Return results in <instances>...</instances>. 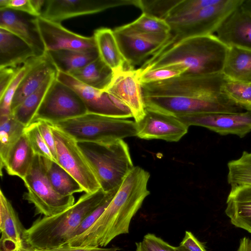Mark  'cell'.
Wrapping results in <instances>:
<instances>
[{
  "label": "cell",
  "mask_w": 251,
  "mask_h": 251,
  "mask_svg": "<svg viewBox=\"0 0 251 251\" xmlns=\"http://www.w3.org/2000/svg\"><path fill=\"white\" fill-rule=\"evenodd\" d=\"M225 76L184 74L142 84L146 108L176 117L193 114L236 113L244 109L222 92Z\"/></svg>",
  "instance_id": "cell-1"
},
{
  "label": "cell",
  "mask_w": 251,
  "mask_h": 251,
  "mask_svg": "<svg viewBox=\"0 0 251 251\" xmlns=\"http://www.w3.org/2000/svg\"><path fill=\"white\" fill-rule=\"evenodd\" d=\"M150 177L148 172L134 166L98 220L84 233L64 246L103 247L116 237L128 233L131 219L150 194L147 186Z\"/></svg>",
  "instance_id": "cell-2"
},
{
  "label": "cell",
  "mask_w": 251,
  "mask_h": 251,
  "mask_svg": "<svg viewBox=\"0 0 251 251\" xmlns=\"http://www.w3.org/2000/svg\"><path fill=\"white\" fill-rule=\"evenodd\" d=\"M228 47L214 34L184 40L157 55H152L138 69L146 71L170 64H181L185 74L210 75L222 73Z\"/></svg>",
  "instance_id": "cell-3"
},
{
  "label": "cell",
  "mask_w": 251,
  "mask_h": 251,
  "mask_svg": "<svg viewBox=\"0 0 251 251\" xmlns=\"http://www.w3.org/2000/svg\"><path fill=\"white\" fill-rule=\"evenodd\" d=\"M106 193L101 189L85 193L72 206L51 217L35 222L25 232L30 248L45 251L64 245L84 219L101 202Z\"/></svg>",
  "instance_id": "cell-4"
},
{
  "label": "cell",
  "mask_w": 251,
  "mask_h": 251,
  "mask_svg": "<svg viewBox=\"0 0 251 251\" xmlns=\"http://www.w3.org/2000/svg\"><path fill=\"white\" fill-rule=\"evenodd\" d=\"M77 143L105 193L118 188L134 167L129 147L123 139Z\"/></svg>",
  "instance_id": "cell-5"
},
{
  "label": "cell",
  "mask_w": 251,
  "mask_h": 251,
  "mask_svg": "<svg viewBox=\"0 0 251 251\" xmlns=\"http://www.w3.org/2000/svg\"><path fill=\"white\" fill-rule=\"evenodd\" d=\"M243 1L221 0L217 4L188 14L165 19L170 27V37L153 55L160 54L184 40L213 34Z\"/></svg>",
  "instance_id": "cell-6"
},
{
  "label": "cell",
  "mask_w": 251,
  "mask_h": 251,
  "mask_svg": "<svg viewBox=\"0 0 251 251\" xmlns=\"http://www.w3.org/2000/svg\"><path fill=\"white\" fill-rule=\"evenodd\" d=\"M50 124L67 133L77 142H109L135 136L137 133L134 121L88 112Z\"/></svg>",
  "instance_id": "cell-7"
},
{
  "label": "cell",
  "mask_w": 251,
  "mask_h": 251,
  "mask_svg": "<svg viewBox=\"0 0 251 251\" xmlns=\"http://www.w3.org/2000/svg\"><path fill=\"white\" fill-rule=\"evenodd\" d=\"M23 180L27 189L23 199L34 205L35 214L51 217L75 203L73 195L62 196L52 187L47 175L46 158L44 157L35 155L32 166Z\"/></svg>",
  "instance_id": "cell-8"
},
{
  "label": "cell",
  "mask_w": 251,
  "mask_h": 251,
  "mask_svg": "<svg viewBox=\"0 0 251 251\" xmlns=\"http://www.w3.org/2000/svg\"><path fill=\"white\" fill-rule=\"evenodd\" d=\"M51 125L55 142L57 163L74 177L85 193H94L101 189L77 141L63 130Z\"/></svg>",
  "instance_id": "cell-9"
},
{
  "label": "cell",
  "mask_w": 251,
  "mask_h": 251,
  "mask_svg": "<svg viewBox=\"0 0 251 251\" xmlns=\"http://www.w3.org/2000/svg\"><path fill=\"white\" fill-rule=\"evenodd\" d=\"M87 112L84 102L77 93L55 78L48 90L32 123L44 120L54 123Z\"/></svg>",
  "instance_id": "cell-10"
},
{
  "label": "cell",
  "mask_w": 251,
  "mask_h": 251,
  "mask_svg": "<svg viewBox=\"0 0 251 251\" xmlns=\"http://www.w3.org/2000/svg\"><path fill=\"white\" fill-rule=\"evenodd\" d=\"M113 32L125 60L133 68L152 56L170 37L169 33H142L126 29L122 26L115 28Z\"/></svg>",
  "instance_id": "cell-11"
},
{
  "label": "cell",
  "mask_w": 251,
  "mask_h": 251,
  "mask_svg": "<svg viewBox=\"0 0 251 251\" xmlns=\"http://www.w3.org/2000/svg\"><path fill=\"white\" fill-rule=\"evenodd\" d=\"M56 78L77 93L88 113L126 119L132 117L127 107L106 92L86 85L71 75L60 72L58 71Z\"/></svg>",
  "instance_id": "cell-12"
},
{
  "label": "cell",
  "mask_w": 251,
  "mask_h": 251,
  "mask_svg": "<svg viewBox=\"0 0 251 251\" xmlns=\"http://www.w3.org/2000/svg\"><path fill=\"white\" fill-rule=\"evenodd\" d=\"M189 127L202 126L221 135L233 134L240 138L251 131V110L236 113H210L177 117Z\"/></svg>",
  "instance_id": "cell-13"
},
{
  "label": "cell",
  "mask_w": 251,
  "mask_h": 251,
  "mask_svg": "<svg viewBox=\"0 0 251 251\" xmlns=\"http://www.w3.org/2000/svg\"><path fill=\"white\" fill-rule=\"evenodd\" d=\"M136 0H46L41 16L54 22L99 13L109 8L135 6Z\"/></svg>",
  "instance_id": "cell-14"
},
{
  "label": "cell",
  "mask_w": 251,
  "mask_h": 251,
  "mask_svg": "<svg viewBox=\"0 0 251 251\" xmlns=\"http://www.w3.org/2000/svg\"><path fill=\"white\" fill-rule=\"evenodd\" d=\"M105 92L127 107L135 122L145 116L141 84L137 70L131 67L114 73L113 79Z\"/></svg>",
  "instance_id": "cell-15"
},
{
  "label": "cell",
  "mask_w": 251,
  "mask_h": 251,
  "mask_svg": "<svg viewBox=\"0 0 251 251\" xmlns=\"http://www.w3.org/2000/svg\"><path fill=\"white\" fill-rule=\"evenodd\" d=\"M136 123V136L146 140L177 142L187 133L189 128L175 116L147 108L144 117Z\"/></svg>",
  "instance_id": "cell-16"
},
{
  "label": "cell",
  "mask_w": 251,
  "mask_h": 251,
  "mask_svg": "<svg viewBox=\"0 0 251 251\" xmlns=\"http://www.w3.org/2000/svg\"><path fill=\"white\" fill-rule=\"evenodd\" d=\"M39 31L46 51L67 50L89 51L97 50L94 36L85 37L63 27L60 23L37 18Z\"/></svg>",
  "instance_id": "cell-17"
},
{
  "label": "cell",
  "mask_w": 251,
  "mask_h": 251,
  "mask_svg": "<svg viewBox=\"0 0 251 251\" xmlns=\"http://www.w3.org/2000/svg\"><path fill=\"white\" fill-rule=\"evenodd\" d=\"M38 17L9 8L0 9V28L17 35L33 49L36 57L46 53L37 24Z\"/></svg>",
  "instance_id": "cell-18"
},
{
  "label": "cell",
  "mask_w": 251,
  "mask_h": 251,
  "mask_svg": "<svg viewBox=\"0 0 251 251\" xmlns=\"http://www.w3.org/2000/svg\"><path fill=\"white\" fill-rule=\"evenodd\" d=\"M216 36L228 47L251 50V13L241 5L223 22Z\"/></svg>",
  "instance_id": "cell-19"
},
{
  "label": "cell",
  "mask_w": 251,
  "mask_h": 251,
  "mask_svg": "<svg viewBox=\"0 0 251 251\" xmlns=\"http://www.w3.org/2000/svg\"><path fill=\"white\" fill-rule=\"evenodd\" d=\"M57 73L58 70L47 52L43 56L32 57L29 69L15 93L11 111L38 90L50 76Z\"/></svg>",
  "instance_id": "cell-20"
},
{
  "label": "cell",
  "mask_w": 251,
  "mask_h": 251,
  "mask_svg": "<svg viewBox=\"0 0 251 251\" xmlns=\"http://www.w3.org/2000/svg\"><path fill=\"white\" fill-rule=\"evenodd\" d=\"M225 213L234 226L251 233V185L231 186Z\"/></svg>",
  "instance_id": "cell-21"
},
{
  "label": "cell",
  "mask_w": 251,
  "mask_h": 251,
  "mask_svg": "<svg viewBox=\"0 0 251 251\" xmlns=\"http://www.w3.org/2000/svg\"><path fill=\"white\" fill-rule=\"evenodd\" d=\"M36 57L33 49L13 33L0 28V68L18 67Z\"/></svg>",
  "instance_id": "cell-22"
},
{
  "label": "cell",
  "mask_w": 251,
  "mask_h": 251,
  "mask_svg": "<svg viewBox=\"0 0 251 251\" xmlns=\"http://www.w3.org/2000/svg\"><path fill=\"white\" fill-rule=\"evenodd\" d=\"M100 58L114 73L130 67L125 60L118 45L113 30L101 27L93 35Z\"/></svg>",
  "instance_id": "cell-23"
},
{
  "label": "cell",
  "mask_w": 251,
  "mask_h": 251,
  "mask_svg": "<svg viewBox=\"0 0 251 251\" xmlns=\"http://www.w3.org/2000/svg\"><path fill=\"white\" fill-rule=\"evenodd\" d=\"M34 156L28 139L24 133L9 151L3 168L8 175L23 180L29 171Z\"/></svg>",
  "instance_id": "cell-24"
},
{
  "label": "cell",
  "mask_w": 251,
  "mask_h": 251,
  "mask_svg": "<svg viewBox=\"0 0 251 251\" xmlns=\"http://www.w3.org/2000/svg\"><path fill=\"white\" fill-rule=\"evenodd\" d=\"M0 218L1 237L12 241L19 248L25 247V229L12 204L1 190L0 191Z\"/></svg>",
  "instance_id": "cell-25"
},
{
  "label": "cell",
  "mask_w": 251,
  "mask_h": 251,
  "mask_svg": "<svg viewBox=\"0 0 251 251\" xmlns=\"http://www.w3.org/2000/svg\"><path fill=\"white\" fill-rule=\"evenodd\" d=\"M58 72L68 75L83 68L99 57L98 50L79 51L62 50L47 51Z\"/></svg>",
  "instance_id": "cell-26"
},
{
  "label": "cell",
  "mask_w": 251,
  "mask_h": 251,
  "mask_svg": "<svg viewBox=\"0 0 251 251\" xmlns=\"http://www.w3.org/2000/svg\"><path fill=\"white\" fill-rule=\"evenodd\" d=\"M222 73L231 79L251 82V50L228 47Z\"/></svg>",
  "instance_id": "cell-27"
},
{
  "label": "cell",
  "mask_w": 251,
  "mask_h": 251,
  "mask_svg": "<svg viewBox=\"0 0 251 251\" xmlns=\"http://www.w3.org/2000/svg\"><path fill=\"white\" fill-rule=\"evenodd\" d=\"M69 75L86 85L105 91L113 79L114 72L99 57Z\"/></svg>",
  "instance_id": "cell-28"
},
{
  "label": "cell",
  "mask_w": 251,
  "mask_h": 251,
  "mask_svg": "<svg viewBox=\"0 0 251 251\" xmlns=\"http://www.w3.org/2000/svg\"><path fill=\"white\" fill-rule=\"evenodd\" d=\"M26 126L17 121L12 114L0 116V175L6 157L15 144L24 133Z\"/></svg>",
  "instance_id": "cell-29"
},
{
  "label": "cell",
  "mask_w": 251,
  "mask_h": 251,
  "mask_svg": "<svg viewBox=\"0 0 251 251\" xmlns=\"http://www.w3.org/2000/svg\"><path fill=\"white\" fill-rule=\"evenodd\" d=\"M57 74L50 76L35 92L12 111L15 118L26 126L30 124L52 81Z\"/></svg>",
  "instance_id": "cell-30"
},
{
  "label": "cell",
  "mask_w": 251,
  "mask_h": 251,
  "mask_svg": "<svg viewBox=\"0 0 251 251\" xmlns=\"http://www.w3.org/2000/svg\"><path fill=\"white\" fill-rule=\"evenodd\" d=\"M47 175L54 189L64 196L84 191L79 183L57 163L46 158Z\"/></svg>",
  "instance_id": "cell-31"
},
{
  "label": "cell",
  "mask_w": 251,
  "mask_h": 251,
  "mask_svg": "<svg viewBox=\"0 0 251 251\" xmlns=\"http://www.w3.org/2000/svg\"><path fill=\"white\" fill-rule=\"evenodd\" d=\"M227 180L231 186L251 185V151H244L241 156L227 163Z\"/></svg>",
  "instance_id": "cell-32"
},
{
  "label": "cell",
  "mask_w": 251,
  "mask_h": 251,
  "mask_svg": "<svg viewBox=\"0 0 251 251\" xmlns=\"http://www.w3.org/2000/svg\"><path fill=\"white\" fill-rule=\"evenodd\" d=\"M222 92L244 110H251V82L235 80L225 76Z\"/></svg>",
  "instance_id": "cell-33"
},
{
  "label": "cell",
  "mask_w": 251,
  "mask_h": 251,
  "mask_svg": "<svg viewBox=\"0 0 251 251\" xmlns=\"http://www.w3.org/2000/svg\"><path fill=\"white\" fill-rule=\"evenodd\" d=\"M122 26L130 31L146 34H168L170 31L164 20L143 13L134 21Z\"/></svg>",
  "instance_id": "cell-34"
},
{
  "label": "cell",
  "mask_w": 251,
  "mask_h": 251,
  "mask_svg": "<svg viewBox=\"0 0 251 251\" xmlns=\"http://www.w3.org/2000/svg\"><path fill=\"white\" fill-rule=\"evenodd\" d=\"M141 83L147 84L169 79L186 73L187 69L181 64H170L146 71L137 69Z\"/></svg>",
  "instance_id": "cell-35"
},
{
  "label": "cell",
  "mask_w": 251,
  "mask_h": 251,
  "mask_svg": "<svg viewBox=\"0 0 251 251\" xmlns=\"http://www.w3.org/2000/svg\"><path fill=\"white\" fill-rule=\"evenodd\" d=\"M180 0H136L135 6L142 13L165 20L171 9Z\"/></svg>",
  "instance_id": "cell-36"
},
{
  "label": "cell",
  "mask_w": 251,
  "mask_h": 251,
  "mask_svg": "<svg viewBox=\"0 0 251 251\" xmlns=\"http://www.w3.org/2000/svg\"><path fill=\"white\" fill-rule=\"evenodd\" d=\"M24 133L28 139L35 155H38L55 162L40 133L37 122H33L26 126L25 128Z\"/></svg>",
  "instance_id": "cell-37"
},
{
  "label": "cell",
  "mask_w": 251,
  "mask_h": 251,
  "mask_svg": "<svg viewBox=\"0 0 251 251\" xmlns=\"http://www.w3.org/2000/svg\"><path fill=\"white\" fill-rule=\"evenodd\" d=\"M31 58L28 60L22 66L20 71L10 84L4 94L0 98V116L9 115L12 114L11 104L19 84L29 69Z\"/></svg>",
  "instance_id": "cell-38"
},
{
  "label": "cell",
  "mask_w": 251,
  "mask_h": 251,
  "mask_svg": "<svg viewBox=\"0 0 251 251\" xmlns=\"http://www.w3.org/2000/svg\"><path fill=\"white\" fill-rule=\"evenodd\" d=\"M118 188L106 193L103 199L99 205L84 219L74 231L71 239L84 233L98 220L109 204Z\"/></svg>",
  "instance_id": "cell-39"
},
{
  "label": "cell",
  "mask_w": 251,
  "mask_h": 251,
  "mask_svg": "<svg viewBox=\"0 0 251 251\" xmlns=\"http://www.w3.org/2000/svg\"><path fill=\"white\" fill-rule=\"evenodd\" d=\"M221 0H180L171 9L165 19L178 17L188 14L202 8L217 4L220 2Z\"/></svg>",
  "instance_id": "cell-40"
},
{
  "label": "cell",
  "mask_w": 251,
  "mask_h": 251,
  "mask_svg": "<svg viewBox=\"0 0 251 251\" xmlns=\"http://www.w3.org/2000/svg\"><path fill=\"white\" fill-rule=\"evenodd\" d=\"M9 8L39 17L30 0H0V9Z\"/></svg>",
  "instance_id": "cell-41"
},
{
  "label": "cell",
  "mask_w": 251,
  "mask_h": 251,
  "mask_svg": "<svg viewBox=\"0 0 251 251\" xmlns=\"http://www.w3.org/2000/svg\"><path fill=\"white\" fill-rule=\"evenodd\" d=\"M35 122H37L40 133L57 163L55 142L52 131L51 125L49 122L44 120H38Z\"/></svg>",
  "instance_id": "cell-42"
},
{
  "label": "cell",
  "mask_w": 251,
  "mask_h": 251,
  "mask_svg": "<svg viewBox=\"0 0 251 251\" xmlns=\"http://www.w3.org/2000/svg\"><path fill=\"white\" fill-rule=\"evenodd\" d=\"M21 67L0 68V98L4 94Z\"/></svg>",
  "instance_id": "cell-43"
},
{
  "label": "cell",
  "mask_w": 251,
  "mask_h": 251,
  "mask_svg": "<svg viewBox=\"0 0 251 251\" xmlns=\"http://www.w3.org/2000/svg\"><path fill=\"white\" fill-rule=\"evenodd\" d=\"M143 240L155 251H175V247L153 234L148 233Z\"/></svg>",
  "instance_id": "cell-44"
},
{
  "label": "cell",
  "mask_w": 251,
  "mask_h": 251,
  "mask_svg": "<svg viewBox=\"0 0 251 251\" xmlns=\"http://www.w3.org/2000/svg\"><path fill=\"white\" fill-rule=\"evenodd\" d=\"M179 246L185 251H206L203 244L189 231H185V236Z\"/></svg>",
  "instance_id": "cell-45"
},
{
  "label": "cell",
  "mask_w": 251,
  "mask_h": 251,
  "mask_svg": "<svg viewBox=\"0 0 251 251\" xmlns=\"http://www.w3.org/2000/svg\"><path fill=\"white\" fill-rule=\"evenodd\" d=\"M118 248H106L100 247L63 246L43 251H119Z\"/></svg>",
  "instance_id": "cell-46"
},
{
  "label": "cell",
  "mask_w": 251,
  "mask_h": 251,
  "mask_svg": "<svg viewBox=\"0 0 251 251\" xmlns=\"http://www.w3.org/2000/svg\"><path fill=\"white\" fill-rule=\"evenodd\" d=\"M25 247L19 248L12 241L2 237L0 238V251H23Z\"/></svg>",
  "instance_id": "cell-47"
},
{
  "label": "cell",
  "mask_w": 251,
  "mask_h": 251,
  "mask_svg": "<svg viewBox=\"0 0 251 251\" xmlns=\"http://www.w3.org/2000/svg\"><path fill=\"white\" fill-rule=\"evenodd\" d=\"M236 251H251V238L246 237L241 238Z\"/></svg>",
  "instance_id": "cell-48"
},
{
  "label": "cell",
  "mask_w": 251,
  "mask_h": 251,
  "mask_svg": "<svg viewBox=\"0 0 251 251\" xmlns=\"http://www.w3.org/2000/svg\"><path fill=\"white\" fill-rule=\"evenodd\" d=\"M31 3L39 16L42 14V9L45 5L46 0H30Z\"/></svg>",
  "instance_id": "cell-49"
},
{
  "label": "cell",
  "mask_w": 251,
  "mask_h": 251,
  "mask_svg": "<svg viewBox=\"0 0 251 251\" xmlns=\"http://www.w3.org/2000/svg\"><path fill=\"white\" fill-rule=\"evenodd\" d=\"M136 251H155L143 240L142 241L136 243Z\"/></svg>",
  "instance_id": "cell-50"
},
{
  "label": "cell",
  "mask_w": 251,
  "mask_h": 251,
  "mask_svg": "<svg viewBox=\"0 0 251 251\" xmlns=\"http://www.w3.org/2000/svg\"><path fill=\"white\" fill-rule=\"evenodd\" d=\"M241 6L247 11L251 12V0H244Z\"/></svg>",
  "instance_id": "cell-51"
},
{
  "label": "cell",
  "mask_w": 251,
  "mask_h": 251,
  "mask_svg": "<svg viewBox=\"0 0 251 251\" xmlns=\"http://www.w3.org/2000/svg\"><path fill=\"white\" fill-rule=\"evenodd\" d=\"M43 251L42 250H38V249H34V248H27V247H25L24 251Z\"/></svg>",
  "instance_id": "cell-52"
},
{
  "label": "cell",
  "mask_w": 251,
  "mask_h": 251,
  "mask_svg": "<svg viewBox=\"0 0 251 251\" xmlns=\"http://www.w3.org/2000/svg\"><path fill=\"white\" fill-rule=\"evenodd\" d=\"M175 251H185L181 247L179 246L175 247Z\"/></svg>",
  "instance_id": "cell-53"
},
{
  "label": "cell",
  "mask_w": 251,
  "mask_h": 251,
  "mask_svg": "<svg viewBox=\"0 0 251 251\" xmlns=\"http://www.w3.org/2000/svg\"><path fill=\"white\" fill-rule=\"evenodd\" d=\"M249 12V11H248ZM250 13H251V12H250Z\"/></svg>",
  "instance_id": "cell-54"
}]
</instances>
